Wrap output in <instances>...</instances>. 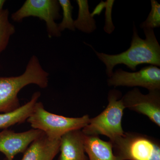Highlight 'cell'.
Masks as SVG:
<instances>
[{"label": "cell", "mask_w": 160, "mask_h": 160, "mask_svg": "<svg viewBox=\"0 0 160 160\" xmlns=\"http://www.w3.org/2000/svg\"><path fill=\"white\" fill-rule=\"evenodd\" d=\"M78 6V14L76 20L74 21L75 29L85 33H92L96 29L95 20L89 12V6L87 0L76 1Z\"/></svg>", "instance_id": "5bb4252c"}, {"label": "cell", "mask_w": 160, "mask_h": 160, "mask_svg": "<svg viewBox=\"0 0 160 160\" xmlns=\"http://www.w3.org/2000/svg\"><path fill=\"white\" fill-rule=\"evenodd\" d=\"M60 7L63 10V18L62 22L58 24L59 30L62 32L66 29L74 31L75 28L74 25V20L72 18L73 6L69 0H59Z\"/></svg>", "instance_id": "2e32d148"}, {"label": "cell", "mask_w": 160, "mask_h": 160, "mask_svg": "<svg viewBox=\"0 0 160 160\" xmlns=\"http://www.w3.org/2000/svg\"><path fill=\"white\" fill-rule=\"evenodd\" d=\"M115 1L114 0H107L105 2V24L104 27V31L108 34H110L113 32L115 29V26L112 22V7Z\"/></svg>", "instance_id": "ac0fdd59"}, {"label": "cell", "mask_w": 160, "mask_h": 160, "mask_svg": "<svg viewBox=\"0 0 160 160\" xmlns=\"http://www.w3.org/2000/svg\"><path fill=\"white\" fill-rule=\"evenodd\" d=\"M107 82L109 86L141 87L149 91L160 90V69L152 65L136 72L119 69L113 72Z\"/></svg>", "instance_id": "52a82bcc"}, {"label": "cell", "mask_w": 160, "mask_h": 160, "mask_svg": "<svg viewBox=\"0 0 160 160\" xmlns=\"http://www.w3.org/2000/svg\"><path fill=\"white\" fill-rule=\"evenodd\" d=\"M84 145L88 160H118L109 141H104L99 136L85 135Z\"/></svg>", "instance_id": "7c38bea8"}, {"label": "cell", "mask_w": 160, "mask_h": 160, "mask_svg": "<svg viewBox=\"0 0 160 160\" xmlns=\"http://www.w3.org/2000/svg\"><path fill=\"white\" fill-rule=\"evenodd\" d=\"M151 9L148 17L140 25L142 29H153L160 26V5L156 0L151 1Z\"/></svg>", "instance_id": "e0dca14e"}, {"label": "cell", "mask_w": 160, "mask_h": 160, "mask_svg": "<svg viewBox=\"0 0 160 160\" xmlns=\"http://www.w3.org/2000/svg\"><path fill=\"white\" fill-rule=\"evenodd\" d=\"M110 142L118 160H160L159 140L147 135L125 132Z\"/></svg>", "instance_id": "5b68a950"}, {"label": "cell", "mask_w": 160, "mask_h": 160, "mask_svg": "<svg viewBox=\"0 0 160 160\" xmlns=\"http://www.w3.org/2000/svg\"><path fill=\"white\" fill-rule=\"evenodd\" d=\"M40 92H36L31 99L14 111L0 114V129H8L10 126L22 124L27 121L41 96Z\"/></svg>", "instance_id": "4fadbf2b"}, {"label": "cell", "mask_w": 160, "mask_h": 160, "mask_svg": "<svg viewBox=\"0 0 160 160\" xmlns=\"http://www.w3.org/2000/svg\"><path fill=\"white\" fill-rule=\"evenodd\" d=\"M49 73L44 70L36 55L30 58L23 74L16 77H0V113L11 112L21 106L18 94L25 86L34 84L47 88Z\"/></svg>", "instance_id": "7a4b0ae2"}, {"label": "cell", "mask_w": 160, "mask_h": 160, "mask_svg": "<svg viewBox=\"0 0 160 160\" xmlns=\"http://www.w3.org/2000/svg\"><path fill=\"white\" fill-rule=\"evenodd\" d=\"M122 98L121 92L115 89L110 90L107 107L96 117L90 118L89 124L82 129L83 133L86 136H106L110 142L122 136L125 132L122 120L126 108Z\"/></svg>", "instance_id": "3957f363"}, {"label": "cell", "mask_w": 160, "mask_h": 160, "mask_svg": "<svg viewBox=\"0 0 160 160\" xmlns=\"http://www.w3.org/2000/svg\"><path fill=\"white\" fill-rule=\"evenodd\" d=\"M89 120L88 115L69 118L51 113L46 110L42 103L38 102L26 121L32 129L42 131L50 139L56 140L69 131L82 129Z\"/></svg>", "instance_id": "277c9868"}, {"label": "cell", "mask_w": 160, "mask_h": 160, "mask_svg": "<svg viewBox=\"0 0 160 160\" xmlns=\"http://www.w3.org/2000/svg\"><path fill=\"white\" fill-rule=\"evenodd\" d=\"M44 134L38 129L17 132L5 129L0 132V152L8 160H13L19 153H24L34 140Z\"/></svg>", "instance_id": "9c48e42d"}, {"label": "cell", "mask_w": 160, "mask_h": 160, "mask_svg": "<svg viewBox=\"0 0 160 160\" xmlns=\"http://www.w3.org/2000/svg\"><path fill=\"white\" fill-rule=\"evenodd\" d=\"M122 100L125 108L146 116L160 127V90H150L144 94L134 88L123 96Z\"/></svg>", "instance_id": "ba28073f"}, {"label": "cell", "mask_w": 160, "mask_h": 160, "mask_svg": "<svg viewBox=\"0 0 160 160\" xmlns=\"http://www.w3.org/2000/svg\"><path fill=\"white\" fill-rule=\"evenodd\" d=\"M60 6L57 0H27L18 10L12 14L14 22H21L25 18L35 17L46 22L49 38H58L61 32L56 20L60 18Z\"/></svg>", "instance_id": "8992f818"}, {"label": "cell", "mask_w": 160, "mask_h": 160, "mask_svg": "<svg viewBox=\"0 0 160 160\" xmlns=\"http://www.w3.org/2000/svg\"><path fill=\"white\" fill-rule=\"evenodd\" d=\"M104 6H105V2L103 1H101L99 4L97 5V6L95 7L93 11L91 13L92 17L93 18V17L95 15H99L100 13L102 11L103 9L105 8Z\"/></svg>", "instance_id": "d6986e66"}, {"label": "cell", "mask_w": 160, "mask_h": 160, "mask_svg": "<svg viewBox=\"0 0 160 160\" xmlns=\"http://www.w3.org/2000/svg\"><path fill=\"white\" fill-rule=\"evenodd\" d=\"M6 1L0 0V53L6 49L9 39L15 32V28L9 20V12L3 9Z\"/></svg>", "instance_id": "9a60e30c"}, {"label": "cell", "mask_w": 160, "mask_h": 160, "mask_svg": "<svg viewBox=\"0 0 160 160\" xmlns=\"http://www.w3.org/2000/svg\"><path fill=\"white\" fill-rule=\"evenodd\" d=\"M85 135L82 129L69 131L60 139L58 160H88L85 151Z\"/></svg>", "instance_id": "30bf717a"}, {"label": "cell", "mask_w": 160, "mask_h": 160, "mask_svg": "<svg viewBox=\"0 0 160 160\" xmlns=\"http://www.w3.org/2000/svg\"><path fill=\"white\" fill-rule=\"evenodd\" d=\"M145 39L141 38L137 28L133 24V34L130 47L119 54L110 55L97 51L92 48L99 59L106 66V73L110 78L113 73L115 66L123 64L132 71H136L137 66L142 64H150L160 66V46L154 29H144Z\"/></svg>", "instance_id": "6da1fadb"}, {"label": "cell", "mask_w": 160, "mask_h": 160, "mask_svg": "<svg viewBox=\"0 0 160 160\" xmlns=\"http://www.w3.org/2000/svg\"><path fill=\"white\" fill-rule=\"evenodd\" d=\"M3 160H7V159L6 158H4V159Z\"/></svg>", "instance_id": "ffe728a7"}, {"label": "cell", "mask_w": 160, "mask_h": 160, "mask_svg": "<svg viewBox=\"0 0 160 160\" xmlns=\"http://www.w3.org/2000/svg\"><path fill=\"white\" fill-rule=\"evenodd\" d=\"M60 139L51 140L44 133L29 145L21 160H53L59 152Z\"/></svg>", "instance_id": "8fae6325"}]
</instances>
